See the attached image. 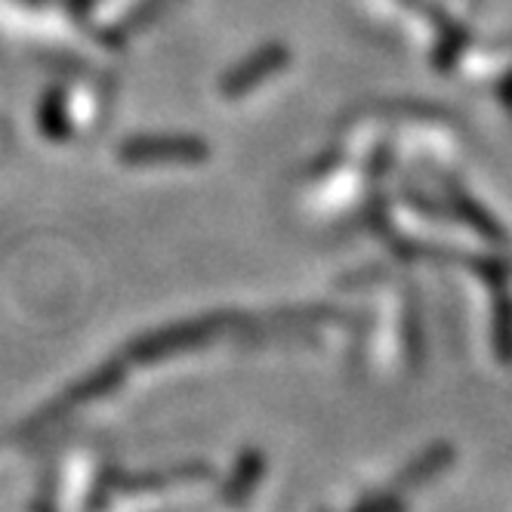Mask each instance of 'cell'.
<instances>
[{
	"mask_svg": "<svg viewBox=\"0 0 512 512\" xmlns=\"http://www.w3.org/2000/svg\"><path fill=\"white\" fill-rule=\"evenodd\" d=\"M287 62V47L284 44H269L266 50H260L256 56H250L244 65H238L232 71V78L226 81V93H241L253 84H260L266 75H272L275 68H281Z\"/></svg>",
	"mask_w": 512,
	"mask_h": 512,
	"instance_id": "6da1fadb",
	"label": "cell"
},
{
	"mask_svg": "<svg viewBox=\"0 0 512 512\" xmlns=\"http://www.w3.org/2000/svg\"><path fill=\"white\" fill-rule=\"evenodd\" d=\"M25 4H47V0H25Z\"/></svg>",
	"mask_w": 512,
	"mask_h": 512,
	"instance_id": "3957f363",
	"label": "cell"
},
{
	"mask_svg": "<svg viewBox=\"0 0 512 512\" xmlns=\"http://www.w3.org/2000/svg\"><path fill=\"white\" fill-rule=\"evenodd\" d=\"M71 7H75V13H90L93 0H71Z\"/></svg>",
	"mask_w": 512,
	"mask_h": 512,
	"instance_id": "7a4b0ae2",
	"label": "cell"
}]
</instances>
